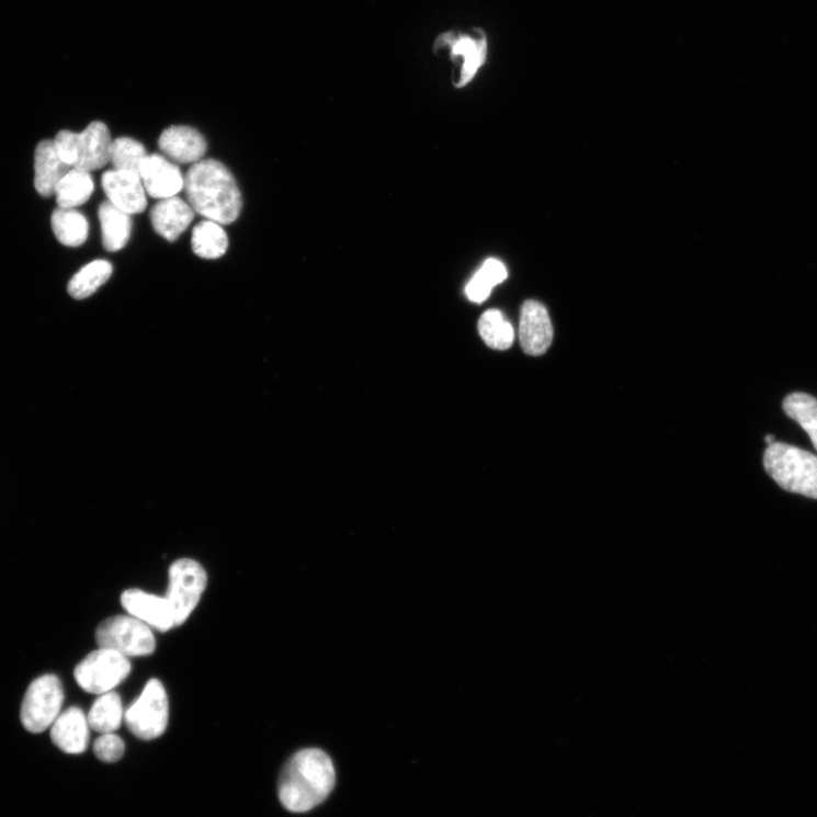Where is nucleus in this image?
Returning a JSON list of instances; mask_svg holds the SVG:
<instances>
[{
  "instance_id": "21",
  "label": "nucleus",
  "mask_w": 817,
  "mask_h": 817,
  "mask_svg": "<svg viewBox=\"0 0 817 817\" xmlns=\"http://www.w3.org/2000/svg\"><path fill=\"white\" fill-rule=\"evenodd\" d=\"M87 717L92 730L102 735L114 734L124 720L121 696L115 692L101 695L93 703Z\"/></svg>"
},
{
  "instance_id": "28",
  "label": "nucleus",
  "mask_w": 817,
  "mask_h": 817,
  "mask_svg": "<svg viewBox=\"0 0 817 817\" xmlns=\"http://www.w3.org/2000/svg\"><path fill=\"white\" fill-rule=\"evenodd\" d=\"M783 410L801 424L817 451V400L805 394H793L784 399Z\"/></svg>"
},
{
  "instance_id": "17",
  "label": "nucleus",
  "mask_w": 817,
  "mask_h": 817,
  "mask_svg": "<svg viewBox=\"0 0 817 817\" xmlns=\"http://www.w3.org/2000/svg\"><path fill=\"white\" fill-rule=\"evenodd\" d=\"M193 218L192 207L178 197L160 201L150 213L154 230L170 242L188 230Z\"/></svg>"
},
{
  "instance_id": "3",
  "label": "nucleus",
  "mask_w": 817,
  "mask_h": 817,
  "mask_svg": "<svg viewBox=\"0 0 817 817\" xmlns=\"http://www.w3.org/2000/svg\"><path fill=\"white\" fill-rule=\"evenodd\" d=\"M764 467L787 492L817 499V456L813 453L774 442L764 453Z\"/></svg>"
},
{
  "instance_id": "12",
  "label": "nucleus",
  "mask_w": 817,
  "mask_h": 817,
  "mask_svg": "<svg viewBox=\"0 0 817 817\" xmlns=\"http://www.w3.org/2000/svg\"><path fill=\"white\" fill-rule=\"evenodd\" d=\"M140 178L145 190L154 200H168L184 189L180 169L167 157L149 156L141 168Z\"/></svg>"
},
{
  "instance_id": "1",
  "label": "nucleus",
  "mask_w": 817,
  "mask_h": 817,
  "mask_svg": "<svg viewBox=\"0 0 817 817\" xmlns=\"http://www.w3.org/2000/svg\"><path fill=\"white\" fill-rule=\"evenodd\" d=\"M336 786V769L325 751L306 748L284 765L279 780V797L292 813H306L330 796Z\"/></svg>"
},
{
  "instance_id": "27",
  "label": "nucleus",
  "mask_w": 817,
  "mask_h": 817,
  "mask_svg": "<svg viewBox=\"0 0 817 817\" xmlns=\"http://www.w3.org/2000/svg\"><path fill=\"white\" fill-rule=\"evenodd\" d=\"M149 157L143 144L131 138H118L111 148V161L114 170L134 173L140 177L144 162Z\"/></svg>"
},
{
  "instance_id": "15",
  "label": "nucleus",
  "mask_w": 817,
  "mask_h": 817,
  "mask_svg": "<svg viewBox=\"0 0 817 817\" xmlns=\"http://www.w3.org/2000/svg\"><path fill=\"white\" fill-rule=\"evenodd\" d=\"M160 150L179 163L200 162L206 151L207 143L197 129L190 126H171L163 131L158 141Z\"/></svg>"
},
{
  "instance_id": "22",
  "label": "nucleus",
  "mask_w": 817,
  "mask_h": 817,
  "mask_svg": "<svg viewBox=\"0 0 817 817\" xmlns=\"http://www.w3.org/2000/svg\"><path fill=\"white\" fill-rule=\"evenodd\" d=\"M94 190L90 173L72 169L58 183L55 194L59 208L76 209L84 205Z\"/></svg>"
},
{
  "instance_id": "31",
  "label": "nucleus",
  "mask_w": 817,
  "mask_h": 817,
  "mask_svg": "<svg viewBox=\"0 0 817 817\" xmlns=\"http://www.w3.org/2000/svg\"><path fill=\"white\" fill-rule=\"evenodd\" d=\"M765 442H767V443H768L769 445H770V444H773V443H774V436H773V435H768V436L765 438Z\"/></svg>"
},
{
  "instance_id": "10",
  "label": "nucleus",
  "mask_w": 817,
  "mask_h": 817,
  "mask_svg": "<svg viewBox=\"0 0 817 817\" xmlns=\"http://www.w3.org/2000/svg\"><path fill=\"white\" fill-rule=\"evenodd\" d=\"M111 133L103 122H92L81 134L76 135L77 161L73 169L91 173L101 170L111 161Z\"/></svg>"
},
{
  "instance_id": "26",
  "label": "nucleus",
  "mask_w": 817,
  "mask_h": 817,
  "mask_svg": "<svg viewBox=\"0 0 817 817\" xmlns=\"http://www.w3.org/2000/svg\"><path fill=\"white\" fill-rule=\"evenodd\" d=\"M508 277V271L501 261L488 259L466 287L468 298L473 303L481 304L493 287Z\"/></svg>"
},
{
  "instance_id": "9",
  "label": "nucleus",
  "mask_w": 817,
  "mask_h": 817,
  "mask_svg": "<svg viewBox=\"0 0 817 817\" xmlns=\"http://www.w3.org/2000/svg\"><path fill=\"white\" fill-rule=\"evenodd\" d=\"M121 604L128 615L139 619L157 632L167 633L175 627L174 614L166 597L127 590L121 597Z\"/></svg>"
},
{
  "instance_id": "2",
  "label": "nucleus",
  "mask_w": 817,
  "mask_h": 817,
  "mask_svg": "<svg viewBox=\"0 0 817 817\" xmlns=\"http://www.w3.org/2000/svg\"><path fill=\"white\" fill-rule=\"evenodd\" d=\"M184 190L194 212L220 225L235 223L242 211V195L230 171L215 159L201 160L188 171Z\"/></svg>"
},
{
  "instance_id": "23",
  "label": "nucleus",
  "mask_w": 817,
  "mask_h": 817,
  "mask_svg": "<svg viewBox=\"0 0 817 817\" xmlns=\"http://www.w3.org/2000/svg\"><path fill=\"white\" fill-rule=\"evenodd\" d=\"M192 250L204 259H217L228 248V237L220 224L204 220L195 225L192 232Z\"/></svg>"
},
{
  "instance_id": "16",
  "label": "nucleus",
  "mask_w": 817,
  "mask_h": 817,
  "mask_svg": "<svg viewBox=\"0 0 817 817\" xmlns=\"http://www.w3.org/2000/svg\"><path fill=\"white\" fill-rule=\"evenodd\" d=\"M89 729L84 712L79 707H70L56 718L50 737L64 753L77 756L82 754L89 745Z\"/></svg>"
},
{
  "instance_id": "19",
  "label": "nucleus",
  "mask_w": 817,
  "mask_h": 817,
  "mask_svg": "<svg viewBox=\"0 0 817 817\" xmlns=\"http://www.w3.org/2000/svg\"><path fill=\"white\" fill-rule=\"evenodd\" d=\"M98 215H100L104 248L110 252L123 249L133 232L131 215L111 202L103 203Z\"/></svg>"
},
{
  "instance_id": "13",
  "label": "nucleus",
  "mask_w": 817,
  "mask_h": 817,
  "mask_svg": "<svg viewBox=\"0 0 817 817\" xmlns=\"http://www.w3.org/2000/svg\"><path fill=\"white\" fill-rule=\"evenodd\" d=\"M102 184L109 202L121 211L135 215L147 208L146 190L140 177L113 170L103 175Z\"/></svg>"
},
{
  "instance_id": "29",
  "label": "nucleus",
  "mask_w": 817,
  "mask_h": 817,
  "mask_svg": "<svg viewBox=\"0 0 817 817\" xmlns=\"http://www.w3.org/2000/svg\"><path fill=\"white\" fill-rule=\"evenodd\" d=\"M93 753L102 762L115 763L123 758L125 745L115 734H104L94 741Z\"/></svg>"
},
{
  "instance_id": "20",
  "label": "nucleus",
  "mask_w": 817,
  "mask_h": 817,
  "mask_svg": "<svg viewBox=\"0 0 817 817\" xmlns=\"http://www.w3.org/2000/svg\"><path fill=\"white\" fill-rule=\"evenodd\" d=\"M52 227L56 239L67 247L82 246L89 235V223L84 215L72 208H57L52 215Z\"/></svg>"
},
{
  "instance_id": "7",
  "label": "nucleus",
  "mask_w": 817,
  "mask_h": 817,
  "mask_svg": "<svg viewBox=\"0 0 817 817\" xmlns=\"http://www.w3.org/2000/svg\"><path fill=\"white\" fill-rule=\"evenodd\" d=\"M131 668L123 654L100 647L77 666L75 677L84 692L103 695L117 688L128 677Z\"/></svg>"
},
{
  "instance_id": "5",
  "label": "nucleus",
  "mask_w": 817,
  "mask_h": 817,
  "mask_svg": "<svg viewBox=\"0 0 817 817\" xmlns=\"http://www.w3.org/2000/svg\"><path fill=\"white\" fill-rule=\"evenodd\" d=\"M97 644L113 649L124 657H147L156 649V639L149 626L133 615L106 619L95 631Z\"/></svg>"
},
{
  "instance_id": "18",
  "label": "nucleus",
  "mask_w": 817,
  "mask_h": 817,
  "mask_svg": "<svg viewBox=\"0 0 817 817\" xmlns=\"http://www.w3.org/2000/svg\"><path fill=\"white\" fill-rule=\"evenodd\" d=\"M71 171L55 148L54 140L42 141L35 154V188L44 198L55 194L61 179Z\"/></svg>"
},
{
  "instance_id": "6",
  "label": "nucleus",
  "mask_w": 817,
  "mask_h": 817,
  "mask_svg": "<svg viewBox=\"0 0 817 817\" xmlns=\"http://www.w3.org/2000/svg\"><path fill=\"white\" fill-rule=\"evenodd\" d=\"M64 702L58 677L46 674L30 684L22 706L21 723L31 734H42L56 722Z\"/></svg>"
},
{
  "instance_id": "4",
  "label": "nucleus",
  "mask_w": 817,
  "mask_h": 817,
  "mask_svg": "<svg viewBox=\"0 0 817 817\" xmlns=\"http://www.w3.org/2000/svg\"><path fill=\"white\" fill-rule=\"evenodd\" d=\"M169 696L162 683L151 679L141 695L124 713L127 729L139 739L152 740L167 731L169 726Z\"/></svg>"
},
{
  "instance_id": "8",
  "label": "nucleus",
  "mask_w": 817,
  "mask_h": 817,
  "mask_svg": "<svg viewBox=\"0 0 817 817\" xmlns=\"http://www.w3.org/2000/svg\"><path fill=\"white\" fill-rule=\"evenodd\" d=\"M207 581V572L197 561L180 559L170 567L166 599L173 611L175 627L183 625L197 608Z\"/></svg>"
},
{
  "instance_id": "24",
  "label": "nucleus",
  "mask_w": 817,
  "mask_h": 817,
  "mask_svg": "<svg viewBox=\"0 0 817 817\" xmlns=\"http://www.w3.org/2000/svg\"><path fill=\"white\" fill-rule=\"evenodd\" d=\"M113 266L107 260H94L80 270L70 281L68 291L77 300H83L103 286L112 276Z\"/></svg>"
},
{
  "instance_id": "30",
  "label": "nucleus",
  "mask_w": 817,
  "mask_h": 817,
  "mask_svg": "<svg viewBox=\"0 0 817 817\" xmlns=\"http://www.w3.org/2000/svg\"><path fill=\"white\" fill-rule=\"evenodd\" d=\"M76 133L64 129L56 136L54 144L59 157L72 169L76 166Z\"/></svg>"
},
{
  "instance_id": "25",
  "label": "nucleus",
  "mask_w": 817,
  "mask_h": 817,
  "mask_svg": "<svg viewBox=\"0 0 817 817\" xmlns=\"http://www.w3.org/2000/svg\"><path fill=\"white\" fill-rule=\"evenodd\" d=\"M478 331L490 349L508 350L514 341L513 327L499 310L486 311L479 319Z\"/></svg>"
},
{
  "instance_id": "11",
  "label": "nucleus",
  "mask_w": 817,
  "mask_h": 817,
  "mask_svg": "<svg viewBox=\"0 0 817 817\" xmlns=\"http://www.w3.org/2000/svg\"><path fill=\"white\" fill-rule=\"evenodd\" d=\"M519 340L522 350L531 355L545 353L553 341V326L546 308L527 302L521 309Z\"/></svg>"
},
{
  "instance_id": "14",
  "label": "nucleus",
  "mask_w": 817,
  "mask_h": 817,
  "mask_svg": "<svg viewBox=\"0 0 817 817\" xmlns=\"http://www.w3.org/2000/svg\"><path fill=\"white\" fill-rule=\"evenodd\" d=\"M438 47L447 46L451 49L452 59H462L463 68L457 88L467 86L483 67L487 55V42L481 31L478 36L455 35L453 32L442 36L436 43Z\"/></svg>"
}]
</instances>
